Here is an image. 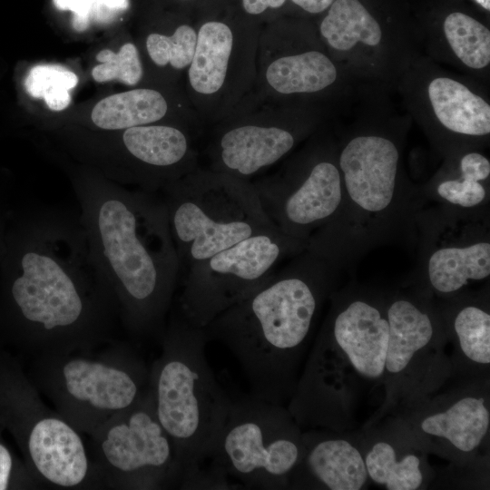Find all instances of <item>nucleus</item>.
Wrapping results in <instances>:
<instances>
[{"label": "nucleus", "instance_id": "31", "mask_svg": "<svg viewBox=\"0 0 490 490\" xmlns=\"http://www.w3.org/2000/svg\"><path fill=\"white\" fill-rule=\"evenodd\" d=\"M96 59L101 64L93 67L92 76L98 83L117 80L127 85H134L142 76L139 54L132 43L124 44L118 53L103 49L97 54Z\"/></svg>", "mask_w": 490, "mask_h": 490}, {"label": "nucleus", "instance_id": "33", "mask_svg": "<svg viewBox=\"0 0 490 490\" xmlns=\"http://www.w3.org/2000/svg\"><path fill=\"white\" fill-rule=\"evenodd\" d=\"M286 0H242L246 12L251 15H258L267 8L280 7Z\"/></svg>", "mask_w": 490, "mask_h": 490}, {"label": "nucleus", "instance_id": "12", "mask_svg": "<svg viewBox=\"0 0 490 490\" xmlns=\"http://www.w3.org/2000/svg\"><path fill=\"white\" fill-rule=\"evenodd\" d=\"M102 450L108 463L142 487L165 482L181 485L182 468L173 441L160 424L152 393L140 398L106 433Z\"/></svg>", "mask_w": 490, "mask_h": 490}, {"label": "nucleus", "instance_id": "2", "mask_svg": "<svg viewBox=\"0 0 490 490\" xmlns=\"http://www.w3.org/2000/svg\"><path fill=\"white\" fill-rule=\"evenodd\" d=\"M340 271L306 248L204 328L209 341L237 359L250 395L279 405L290 401L303 349Z\"/></svg>", "mask_w": 490, "mask_h": 490}, {"label": "nucleus", "instance_id": "6", "mask_svg": "<svg viewBox=\"0 0 490 490\" xmlns=\"http://www.w3.org/2000/svg\"><path fill=\"white\" fill-rule=\"evenodd\" d=\"M160 193L183 271L242 240L276 227L265 213L253 185L227 173L189 175Z\"/></svg>", "mask_w": 490, "mask_h": 490}, {"label": "nucleus", "instance_id": "20", "mask_svg": "<svg viewBox=\"0 0 490 490\" xmlns=\"http://www.w3.org/2000/svg\"><path fill=\"white\" fill-rule=\"evenodd\" d=\"M486 284L478 291H468L444 299L439 306L445 328L452 332L463 355L480 365L490 363V314Z\"/></svg>", "mask_w": 490, "mask_h": 490}, {"label": "nucleus", "instance_id": "21", "mask_svg": "<svg viewBox=\"0 0 490 490\" xmlns=\"http://www.w3.org/2000/svg\"><path fill=\"white\" fill-rule=\"evenodd\" d=\"M457 173L441 172L421 185L427 203L461 209L488 207L490 202V162L477 152H464L458 161Z\"/></svg>", "mask_w": 490, "mask_h": 490}, {"label": "nucleus", "instance_id": "10", "mask_svg": "<svg viewBox=\"0 0 490 490\" xmlns=\"http://www.w3.org/2000/svg\"><path fill=\"white\" fill-rule=\"evenodd\" d=\"M325 155L289 171L285 176L253 185L271 222L287 236L303 242L328 227L343 201L337 159Z\"/></svg>", "mask_w": 490, "mask_h": 490}, {"label": "nucleus", "instance_id": "3", "mask_svg": "<svg viewBox=\"0 0 490 490\" xmlns=\"http://www.w3.org/2000/svg\"><path fill=\"white\" fill-rule=\"evenodd\" d=\"M15 252L9 297L31 334L82 335L105 324L116 300L79 215L39 206L24 222Z\"/></svg>", "mask_w": 490, "mask_h": 490}, {"label": "nucleus", "instance_id": "11", "mask_svg": "<svg viewBox=\"0 0 490 490\" xmlns=\"http://www.w3.org/2000/svg\"><path fill=\"white\" fill-rule=\"evenodd\" d=\"M330 298L331 308L314 350L338 353L361 377L381 378L389 338L387 289L353 281Z\"/></svg>", "mask_w": 490, "mask_h": 490}, {"label": "nucleus", "instance_id": "34", "mask_svg": "<svg viewBox=\"0 0 490 490\" xmlns=\"http://www.w3.org/2000/svg\"><path fill=\"white\" fill-rule=\"evenodd\" d=\"M307 12L316 14L326 10L335 0H291Z\"/></svg>", "mask_w": 490, "mask_h": 490}, {"label": "nucleus", "instance_id": "26", "mask_svg": "<svg viewBox=\"0 0 490 490\" xmlns=\"http://www.w3.org/2000/svg\"><path fill=\"white\" fill-rule=\"evenodd\" d=\"M329 46L348 51L358 44L377 46L382 31L379 24L358 0H335L320 24Z\"/></svg>", "mask_w": 490, "mask_h": 490}, {"label": "nucleus", "instance_id": "17", "mask_svg": "<svg viewBox=\"0 0 490 490\" xmlns=\"http://www.w3.org/2000/svg\"><path fill=\"white\" fill-rule=\"evenodd\" d=\"M27 449L37 471L56 485H78L87 474L88 460L81 437L59 418L38 420L28 435Z\"/></svg>", "mask_w": 490, "mask_h": 490}, {"label": "nucleus", "instance_id": "15", "mask_svg": "<svg viewBox=\"0 0 490 490\" xmlns=\"http://www.w3.org/2000/svg\"><path fill=\"white\" fill-rule=\"evenodd\" d=\"M63 377L71 397L99 410L122 411L140 399L144 370L141 365L123 369L74 358L63 367Z\"/></svg>", "mask_w": 490, "mask_h": 490}, {"label": "nucleus", "instance_id": "7", "mask_svg": "<svg viewBox=\"0 0 490 490\" xmlns=\"http://www.w3.org/2000/svg\"><path fill=\"white\" fill-rule=\"evenodd\" d=\"M305 451L303 435L289 411L251 395L231 399L212 459L230 488L273 490L289 486Z\"/></svg>", "mask_w": 490, "mask_h": 490}, {"label": "nucleus", "instance_id": "18", "mask_svg": "<svg viewBox=\"0 0 490 490\" xmlns=\"http://www.w3.org/2000/svg\"><path fill=\"white\" fill-rule=\"evenodd\" d=\"M295 143V135L284 128L242 125L221 135L219 157L227 174L246 177L278 162Z\"/></svg>", "mask_w": 490, "mask_h": 490}, {"label": "nucleus", "instance_id": "27", "mask_svg": "<svg viewBox=\"0 0 490 490\" xmlns=\"http://www.w3.org/2000/svg\"><path fill=\"white\" fill-rule=\"evenodd\" d=\"M364 461L368 477L388 490H416L423 483L419 456L406 454L398 459L395 447L387 441L376 442Z\"/></svg>", "mask_w": 490, "mask_h": 490}, {"label": "nucleus", "instance_id": "19", "mask_svg": "<svg viewBox=\"0 0 490 490\" xmlns=\"http://www.w3.org/2000/svg\"><path fill=\"white\" fill-rule=\"evenodd\" d=\"M437 121L450 132L467 137H485L490 132V106L463 83L436 77L427 88Z\"/></svg>", "mask_w": 490, "mask_h": 490}, {"label": "nucleus", "instance_id": "8", "mask_svg": "<svg viewBox=\"0 0 490 490\" xmlns=\"http://www.w3.org/2000/svg\"><path fill=\"white\" fill-rule=\"evenodd\" d=\"M416 263L407 285L432 299L471 291L490 277L489 206L427 203L416 220Z\"/></svg>", "mask_w": 490, "mask_h": 490}, {"label": "nucleus", "instance_id": "1", "mask_svg": "<svg viewBox=\"0 0 490 490\" xmlns=\"http://www.w3.org/2000/svg\"><path fill=\"white\" fill-rule=\"evenodd\" d=\"M91 253L137 332L161 329L181 263L162 196L130 191L95 175L74 178Z\"/></svg>", "mask_w": 490, "mask_h": 490}, {"label": "nucleus", "instance_id": "23", "mask_svg": "<svg viewBox=\"0 0 490 490\" xmlns=\"http://www.w3.org/2000/svg\"><path fill=\"white\" fill-rule=\"evenodd\" d=\"M232 43V33L227 24L208 22L201 25L189 69V80L196 92L211 94L222 86Z\"/></svg>", "mask_w": 490, "mask_h": 490}, {"label": "nucleus", "instance_id": "28", "mask_svg": "<svg viewBox=\"0 0 490 490\" xmlns=\"http://www.w3.org/2000/svg\"><path fill=\"white\" fill-rule=\"evenodd\" d=\"M444 33L455 54L467 67L482 69L489 64L490 32L479 21L455 12L445 19Z\"/></svg>", "mask_w": 490, "mask_h": 490}, {"label": "nucleus", "instance_id": "35", "mask_svg": "<svg viewBox=\"0 0 490 490\" xmlns=\"http://www.w3.org/2000/svg\"><path fill=\"white\" fill-rule=\"evenodd\" d=\"M476 4L481 5L484 9L490 10V0H474Z\"/></svg>", "mask_w": 490, "mask_h": 490}, {"label": "nucleus", "instance_id": "4", "mask_svg": "<svg viewBox=\"0 0 490 490\" xmlns=\"http://www.w3.org/2000/svg\"><path fill=\"white\" fill-rule=\"evenodd\" d=\"M343 201L335 220L313 235L307 249L341 270L373 249L415 250L416 220L426 205L421 186L404 177L397 141L375 132L348 139L338 155Z\"/></svg>", "mask_w": 490, "mask_h": 490}, {"label": "nucleus", "instance_id": "14", "mask_svg": "<svg viewBox=\"0 0 490 490\" xmlns=\"http://www.w3.org/2000/svg\"><path fill=\"white\" fill-rule=\"evenodd\" d=\"M305 451L289 485L331 490H359L368 478L364 458L342 438L303 435Z\"/></svg>", "mask_w": 490, "mask_h": 490}, {"label": "nucleus", "instance_id": "30", "mask_svg": "<svg viewBox=\"0 0 490 490\" xmlns=\"http://www.w3.org/2000/svg\"><path fill=\"white\" fill-rule=\"evenodd\" d=\"M197 41L194 29L187 24L179 26L172 35L151 34L146 47L151 59L160 66L170 64L175 69L191 64Z\"/></svg>", "mask_w": 490, "mask_h": 490}, {"label": "nucleus", "instance_id": "32", "mask_svg": "<svg viewBox=\"0 0 490 490\" xmlns=\"http://www.w3.org/2000/svg\"><path fill=\"white\" fill-rule=\"evenodd\" d=\"M13 466V456L9 449L0 443V490L9 488Z\"/></svg>", "mask_w": 490, "mask_h": 490}, {"label": "nucleus", "instance_id": "24", "mask_svg": "<svg viewBox=\"0 0 490 490\" xmlns=\"http://www.w3.org/2000/svg\"><path fill=\"white\" fill-rule=\"evenodd\" d=\"M167 103L155 90L135 89L102 99L93 109L91 119L103 130H124L162 119Z\"/></svg>", "mask_w": 490, "mask_h": 490}, {"label": "nucleus", "instance_id": "29", "mask_svg": "<svg viewBox=\"0 0 490 490\" xmlns=\"http://www.w3.org/2000/svg\"><path fill=\"white\" fill-rule=\"evenodd\" d=\"M77 83V75L62 65L38 64L28 72L24 88L30 96L44 99L51 110L62 111L70 104V92Z\"/></svg>", "mask_w": 490, "mask_h": 490}, {"label": "nucleus", "instance_id": "25", "mask_svg": "<svg viewBox=\"0 0 490 490\" xmlns=\"http://www.w3.org/2000/svg\"><path fill=\"white\" fill-rule=\"evenodd\" d=\"M336 78L334 64L318 51L280 57L266 72L270 85L285 94L318 92L332 84Z\"/></svg>", "mask_w": 490, "mask_h": 490}, {"label": "nucleus", "instance_id": "9", "mask_svg": "<svg viewBox=\"0 0 490 490\" xmlns=\"http://www.w3.org/2000/svg\"><path fill=\"white\" fill-rule=\"evenodd\" d=\"M306 249L277 227L256 233L184 270L180 314L205 328L264 283L284 260Z\"/></svg>", "mask_w": 490, "mask_h": 490}, {"label": "nucleus", "instance_id": "16", "mask_svg": "<svg viewBox=\"0 0 490 490\" xmlns=\"http://www.w3.org/2000/svg\"><path fill=\"white\" fill-rule=\"evenodd\" d=\"M121 143L126 157L140 166L139 186L156 192L181 177L174 172L188 155V141L179 129L166 125H140L124 129Z\"/></svg>", "mask_w": 490, "mask_h": 490}, {"label": "nucleus", "instance_id": "22", "mask_svg": "<svg viewBox=\"0 0 490 490\" xmlns=\"http://www.w3.org/2000/svg\"><path fill=\"white\" fill-rule=\"evenodd\" d=\"M489 424V408L485 405V399L478 396H466L445 410L424 417L420 429L426 435L443 438L454 448L468 453L482 443Z\"/></svg>", "mask_w": 490, "mask_h": 490}, {"label": "nucleus", "instance_id": "13", "mask_svg": "<svg viewBox=\"0 0 490 490\" xmlns=\"http://www.w3.org/2000/svg\"><path fill=\"white\" fill-rule=\"evenodd\" d=\"M387 314L389 338L385 376L397 378L443 337L446 328L434 299L414 289L407 292L387 289Z\"/></svg>", "mask_w": 490, "mask_h": 490}, {"label": "nucleus", "instance_id": "5", "mask_svg": "<svg viewBox=\"0 0 490 490\" xmlns=\"http://www.w3.org/2000/svg\"><path fill=\"white\" fill-rule=\"evenodd\" d=\"M204 328L181 314L168 327L163 354L152 374L157 418L174 443L182 488L220 489L212 459L231 398L206 358Z\"/></svg>", "mask_w": 490, "mask_h": 490}]
</instances>
